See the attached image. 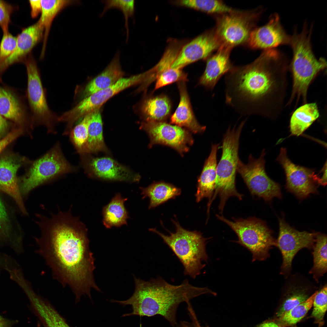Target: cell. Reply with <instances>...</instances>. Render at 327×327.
Listing matches in <instances>:
<instances>
[{
  "label": "cell",
  "mask_w": 327,
  "mask_h": 327,
  "mask_svg": "<svg viewBox=\"0 0 327 327\" xmlns=\"http://www.w3.org/2000/svg\"><path fill=\"white\" fill-rule=\"evenodd\" d=\"M38 216L41 235L35 238L38 246L36 253L51 269L53 278L71 289L76 302L83 295L91 299L92 288L101 290L94 278L95 259L90 249L86 226L73 216L70 209L58 211L49 217Z\"/></svg>",
  "instance_id": "6da1fadb"
},
{
  "label": "cell",
  "mask_w": 327,
  "mask_h": 327,
  "mask_svg": "<svg viewBox=\"0 0 327 327\" xmlns=\"http://www.w3.org/2000/svg\"><path fill=\"white\" fill-rule=\"evenodd\" d=\"M287 60L281 51L272 49L246 65L233 67L225 78L226 104L242 116L264 114L275 86L274 75L286 69Z\"/></svg>",
  "instance_id": "7a4b0ae2"
},
{
  "label": "cell",
  "mask_w": 327,
  "mask_h": 327,
  "mask_svg": "<svg viewBox=\"0 0 327 327\" xmlns=\"http://www.w3.org/2000/svg\"><path fill=\"white\" fill-rule=\"evenodd\" d=\"M134 279L135 290L131 297L124 301H113L123 306H132V312L123 316L160 315L174 327L177 325L176 312L181 303H188L191 299L202 294H215L207 287L193 286L187 279L179 285H175L160 277L147 281L134 276Z\"/></svg>",
  "instance_id": "3957f363"
},
{
  "label": "cell",
  "mask_w": 327,
  "mask_h": 327,
  "mask_svg": "<svg viewBox=\"0 0 327 327\" xmlns=\"http://www.w3.org/2000/svg\"><path fill=\"white\" fill-rule=\"evenodd\" d=\"M313 27L312 24L309 26L305 21L300 32L294 31L289 45L293 53L292 96L302 97L304 100L312 80L327 66L326 60L322 58L317 59L313 52L311 43Z\"/></svg>",
  "instance_id": "277c9868"
},
{
  "label": "cell",
  "mask_w": 327,
  "mask_h": 327,
  "mask_svg": "<svg viewBox=\"0 0 327 327\" xmlns=\"http://www.w3.org/2000/svg\"><path fill=\"white\" fill-rule=\"evenodd\" d=\"M171 221L175 225L176 231L172 233L167 230L169 235L156 228H150L149 230L158 235L174 253L183 266L184 274L195 279L206 266L203 262L208 259L206 245L209 238H204L197 231L184 229L176 219Z\"/></svg>",
  "instance_id": "5b68a950"
},
{
  "label": "cell",
  "mask_w": 327,
  "mask_h": 327,
  "mask_svg": "<svg viewBox=\"0 0 327 327\" xmlns=\"http://www.w3.org/2000/svg\"><path fill=\"white\" fill-rule=\"evenodd\" d=\"M246 120L242 121L236 128H228L223 140L222 152L221 159L217 166L216 180L213 196L207 206L210 207L213 201L218 195L220 198L218 209L223 212L227 200L231 197L239 200L243 196L236 190V176L239 160L238 149L240 135Z\"/></svg>",
  "instance_id": "8992f818"
},
{
  "label": "cell",
  "mask_w": 327,
  "mask_h": 327,
  "mask_svg": "<svg viewBox=\"0 0 327 327\" xmlns=\"http://www.w3.org/2000/svg\"><path fill=\"white\" fill-rule=\"evenodd\" d=\"M216 217L229 226L238 238L236 242L248 249L252 255V261H263L269 257V252L276 241L264 221L255 217L233 218L229 220L222 215Z\"/></svg>",
  "instance_id": "52a82bcc"
},
{
  "label": "cell",
  "mask_w": 327,
  "mask_h": 327,
  "mask_svg": "<svg viewBox=\"0 0 327 327\" xmlns=\"http://www.w3.org/2000/svg\"><path fill=\"white\" fill-rule=\"evenodd\" d=\"M77 168L66 159L59 143L32 163L21 179L20 190L26 194L38 186L56 178L75 172Z\"/></svg>",
  "instance_id": "ba28073f"
},
{
  "label": "cell",
  "mask_w": 327,
  "mask_h": 327,
  "mask_svg": "<svg viewBox=\"0 0 327 327\" xmlns=\"http://www.w3.org/2000/svg\"><path fill=\"white\" fill-rule=\"evenodd\" d=\"M24 63L28 76L27 95L32 121L36 125L45 126L49 133L55 134V126L58 117L48 105L37 64L31 54Z\"/></svg>",
  "instance_id": "9c48e42d"
},
{
  "label": "cell",
  "mask_w": 327,
  "mask_h": 327,
  "mask_svg": "<svg viewBox=\"0 0 327 327\" xmlns=\"http://www.w3.org/2000/svg\"><path fill=\"white\" fill-rule=\"evenodd\" d=\"M266 153L262 150L260 157L255 159L250 154L247 164L239 159L237 172L240 175L251 194L270 201L273 198H280L282 194L279 184L271 179L265 171Z\"/></svg>",
  "instance_id": "30bf717a"
},
{
  "label": "cell",
  "mask_w": 327,
  "mask_h": 327,
  "mask_svg": "<svg viewBox=\"0 0 327 327\" xmlns=\"http://www.w3.org/2000/svg\"><path fill=\"white\" fill-rule=\"evenodd\" d=\"M259 15V12L251 15L239 12L221 15L214 31L220 46L232 48L247 41Z\"/></svg>",
  "instance_id": "8fae6325"
},
{
  "label": "cell",
  "mask_w": 327,
  "mask_h": 327,
  "mask_svg": "<svg viewBox=\"0 0 327 327\" xmlns=\"http://www.w3.org/2000/svg\"><path fill=\"white\" fill-rule=\"evenodd\" d=\"M148 71L129 77L122 78L105 89L83 98L72 108L64 113L63 117L68 124L73 125L80 118L99 109L106 101L120 92L146 80Z\"/></svg>",
  "instance_id": "7c38bea8"
},
{
  "label": "cell",
  "mask_w": 327,
  "mask_h": 327,
  "mask_svg": "<svg viewBox=\"0 0 327 327\" xmlns=\"http://www.w3.org/2000/svg\"><path fill=\"white\" fill-rule=\"evenodd\" d=\"M316 233L299 231L291 227L284 219L279 220V232L276 246L281 252L282 263L281 273L288 276L293 259L298 252L304 248L313 246Z\"/></svg>",
  "instance_id": "4fadbf2b"
},
{
  "label": "cell",
  "mask_w": 327,
  "mask_h": 327,
  "mask_svg": "<svg viewBox=\"0 0 327 327\" xmlns=\"http://www.w3.org/2000/svg\"><path fill=\"white\" fill-rule=\"evenodd\" d=\"M276 160L282 166L286 175L288 190L300 199L317 193L319 177L314 171L293 163L288 157L286 148H281Z\"/></svg>",
  "instance_id": "5bb4252c"
},
{
  "label": "cell",
  "mask_w": 327,
  "mask_h": 327,
  "mask_svg": "<svg viewBox=\"0 0 327 327\" xmlns=\"http://www.w3.org/2000/svg\"><path fill=\"white\" fill-rule=\"evenodd\" d=\"M140 128L150 137V147L156 144L164 145L174 148L182 155L188 151V146L193 142L188 130L164 121H146L141 124Z\"/></svg>",
  "instance_id": "9a60e30c"
},
{
  "label": "cell",
  "mask_w": 327,
  "mask_h": 327,
  "mask_svg": "<svg viewBox=\"0 0 327 327\" xmlns=\"http://www.w3.org/2000/svg\"><path fill=\"white\" fill-rule=\"evenodd\" d=\"M81 163L92 178L108 181L138 182L140 176L109 157L95 158L89 154L81 155Z\"/></svg>",
  "instance_id": "2e32d148"
},
{
  "label": "cell",
  "mask_w": 327,
  "mask_h": 327,
  "mask_svg": "<svg viewBox=\"0 0 327 327\" xmlns=\"http://www.w3.org/2000/svg\"><path fill=\"white\" fill-rule=\"evenodd\" d=\"M265 25L252 31L247 41L249 46L253 49L266 50L279 46L289 45L291 36L282 26L279 16L272 14Z\"/></svg>",
  "instance_id": "e0dca14e"
},
{
  "label": "cell",
  "mask_w": 327,
  "mask_h": 327,
  "mask_svg": "<svg viewBox=\"0 0 327 327\" xmlns=\"http://www.w3.org/2000/svg\"><path fill=\"white\" fill-rule=\"evenodd\" d=\"M220 46L214 31L203 34L182 48L171 67L181 69L187 65L207 57Z\"/></svg>",
  "instance_id": "ac0fdd59"
},
{
  "label": "cell",
  "mask_w": 327,
  "mask_h": 327,
  "mask_svg": "<svg viewBox=\"0 0 327 327\" xmlns=\"http://www.w3.org/2000/svg\"><path fill=\"white\" fill-rule=\"evenodd\" d=\"M43 27L39 20L35 23L22 29L17 37L16 47L13 52L0 64V81L2 75L10 66L23 62L33 48L43 39Z\"/></svg>",
  "instance_id": "d6986e66"
},
{
  "label": "cell",
  "mask_w": 327,
  "mask_h": 327,
  "mask_svg": "<svg viewBox=\"0 0 327 327\" xmlns=\"http://www.w3.org/2000/svg\"><path fill=\"white\" fill-rule=\"evenodd\" d=\"M24 160L12 155L0 157V190L11 197L21 212L27 214L16 177L17 172Z\"/></svg>",
  "instance_id": "ffe728a7"
},
{
  "label": "cell",
  "mask_w": 327,
  "mask_h": 327,
  "mask_svg": "<svg viewBox=\"0 0 327 327\" xmlns=\"http://www.w3.org/2000/svg\"><path fill=\"white\" fill-rule=\"evenodd\" d=\"M231 49L221 46L216 53L208 59L199 79V84L212 90L220 78L230 71L233 67L230 60Z\"/></svg>",
  "instance_id": "44dd1931"
},
{
  "label": "cell",
  "mask_w": 327,
  "mask_h": 327,
  "mask_svg": "<svg viewBox=\"0 0 327 327\" xmlns=\"http://www.w3.org/2000/svg\"><path fill=\"white\" fill-rule=\"evenodd\" d=\"M219 144L212 145L210 154L204 163L198 178L197 191L195 194L196 201L199 203L205 198L209 203L214 194L216 180L217 152Z\"/></svg>",
  "instance_id": "7402d4cb"
},
{
  "label": "cell",
  "mask_w": 327,
  "mask_h": 327,
  "mask_svg": "<svg viewBox=\"0 0 327 327\" xmlns=\"http://www.w3.org/2000/svg\"><path fill=\"white\" fill-rule=\"evenodd\" d=\"M184 82L180 81L178 87L180 101L175 112L171 116L170 123L180 127H184L194 133H202L206 127L201 125L197 120L191 106Z\"/></svg>",
  "instance_id": "603a6c76"
},
{
  "label": "cell",
  "mask_w": 327,
  "mask_h": 327,
  "mask_svg": "<svg viewBox=\"0 0 327 327\" xmlns=\"http://www.w3.org/2000/svg\"><path fill=\"white\" fill-rule=\"evenodd\" d=\"M120 55L119 51H117L104 71L87 84L80 92L81 97L84 98L107 88L123 78L124 72L120 63Z\"/></svg>",
  "instance_id": "cb8c5ba5"
},
{
  "label": "cell",
  "mask_w": 327,
  "mask_h": 327,
  "mask_svg": "<svg viewBox=\"0 0 327 327\" xmlns=\"http://www.w3.org/2000/svg\"><path fill=\"white\" fill-rule=\"evenodd\" d=\"M27 297L34 313L44 327H70L48 302L35 292Z\"/></svg>",
  "instance_id": "d4e9b609"
},
{
  "label": "cell",
  "mask_w": 327,
  "mask_h": 327,
  "mask_svg": "<svg viewBox=\"0 0 327 327\" xmlns=\"http://www.w3.org/2000/svg\"><path fill=\"white\" fill-rule=\"evenodd\" d=\"M127 198H123L118 193L111 199L102 210V223L107 229L112 227H120L127 224L128 213L124 205Z\"/></svg>",
  "instance_id": "484cf974"
},
{
  "label": "cell",
  "mask_w": 327,
  "mask_h": 327,
  "mask_svg": "<svg viewBox=\"0 0 327 327\" xmlns=\"http://www.w3.org/2000/svg\"><path fill=\"white\" fill-rule=\"evenodd\" d=\"M140 189L142 198L148 197L150 199L149 209L174 199L181 192L180 189L164 182H154L146 187H140Z\"/></svg>",
  "instance_id": "4316f807"
},
{
  "label": "cell",
  "mask_w": 327,
  "mask_h": 327,
  "mask_svg": "<svg viewBox=\"0 0 327 327\" xmlns=\"http://www.w3.org/2000/svg\"><path fill=\"white\" fill-rule=\"evenodd\" d=\"M75 2V1L72 0H41V15L39 20L44 29L43 45L40 57L41 59L44 56L47 39L54 19L64 8Z\"/></svg>",
  "instance_id": "83f0119b"
},
{
  "label": "cell",
  "mask_w": 327,
  "mask_h": 327,
  "mask_svg": "<svg viewBox=\"0 0 327 327\" xmlns=\"http://www.w3.org/2000/svg\"><path fill=\"white\" fill-rule=\"evenodd\" d=\"M0 114L19 125L25 122V111L20 102L12 92L1 86Z\"/></svg>",
  "instance_id": "f1b7e54d"
},
{
  "label": "cell",
  "mask_w": 327,
  "mask_h": 327,
  "mask_svg": "<svg viewBox=\"0 0 327 327\" xmlns=\"http://www.w3.org/2000/svg\"><path fill=\"white\" fill-rule=\"evenodd\" d=\"M319 116L315 103L305 104L296 110L291 118L290 124L292 134L301 135Z\"/></svg>",
  "instance_id": "f546056e"
},
{
  "label": "cell",
  "mask_w": 327,
  "mask_h": 327,
  "mask_svg": "<svg viewBox=\"0 0 327 327\" xmlns=\"http://www.w3.org/2000/svg\"><path fill=\"white\" fill-rule=\"evenodd\" d=\"M88 130V154L101 151L107 152V150L104 140L103 123L99 109L91 112Z\"/></svg>",
  "instance_id": "4dcf8cb0"
},
{
  "label": "cell",
  "mask_w": 327,
  "mask_h": 327,
  "mask_svg": "<svg viewBox=\"0 0 327 327\" xmlns=\"http://www.w3.org/2000/svg\"><path fill=\"white\" fill-rule=\"evenodd\" d=\"M171 109L169 98L162 95L146 100L142 107L147 121H163L168 117Z\"/></svg>",
  "instance_id": "1f68e13d"
},
{
  "label": "cell",
  "mask_w": 327,
  "mask_h": 327,
  "mask_svg": "<svg viewBox=\"0 0 327 327\" xmlns=\"http://www.w3.org/2000/svg\"><path fill=\"white\" fill-rule=\"evenodd\" d=\"M315 244L313 246L312 255L313 265L309 271L317 282L321 276L327 272V236L317 233L315 237Z\"/></svg>",
  "instance_id": "d6a6232c"
},
{
  "label": "cell",
  "mask_w": 327,
  "mask_h": 327,
  "mask_svg": "<svg viewBox=\"0 0 327 327\" xmlns=\"http://www.w3.org/2000/svg\"><path fill=\"white\" fill-rule=\"evenodd\" d=\"M317 292L316 291L304 302L276 317V322L280 327H296L311 308Z\"/></svg>",
  "instance_id": "836d02e7"
},
{
  "label": "cell",
  "mask_w": 327,
  "mask_h": 327,
  "mask_svg": "<svg viewBox=\"0 0 327 327\" xmlns=\"http://www.w3.org/2000/svg\"><path fill=\"white\" fill-rule=\"evenodd\" d=\"M289 288L276 313V317L304 302L310 296L309 288L307 286L295 284L292 285Z\"/></svg>",
  "instance_id": "e575fe53"
},
{
  "label": "cell",
  "mask_w": 327,
  "mask_h": 327,
  "mask_svg": "<svg viewBox=\"0 0 327 327\" xmlns=\"http://www.w3.org/2000/svg\"><path fill=\"white\" fill-rule=\"evenodd\" d=\"M91 114V112L84 116L82 121L72 128L69 134L71 141L80 155L89 154L88 127Z\"/></svg>",
  "instance_id": "d590c367"
},
{
  "label": "cell",
  "mask_w": 327,
  "mask_h": 327,
  "mask_svg": "<svg viewBox=\"0 0 327 327\" xmlns=\"http://www.w3.org/2000/svg\"><path fill=\"white\" fill-rule=\"evenodd\" d=\"M180 3L184 6L210 14L221 15L238 12L220 0H184Z\"/></svg>",
  "instance_id": "8d00e7d4"
},
{
  "label": "cell",
  "mask_w": 327,
  "mask_h": 327,
  "mask_svg": "<svg viewBox=\"0 0 327 327\" xmlns=\"http://www.w3.org/2000/svg\"><path fill=\"white\" fill-rule=\"evenodd\" d=\"M327 287L326 284L317 293L314 299L313 309L310 317L312 318L319 327L324 324V318L327 311Z\"/></svg>",
  "instance_id": "74e56055"
},
{
  "label": "cell",
  "mask_w": 327,
  "mask_h": 327,
  "mask_svg": "<svg viewBox=\"0 0 327 327\" xmlns=\"http://www.w3.org/2000/svg\"><path fill=\"white\" fill-rule=\"evenodd\" d=\"M105 6L101 14L102 16L109 9L115 8L120 9L122 12L125 18V27L126 31V41L129 37V29L128 18L133 17L135 12V1L134 0H111L102 1Z\"/></svg>",
  "instance_id": "f35d334b"
},
{
  "label": "cell",
  "mask_w": 327,
  "mask_h": 327,
  "mask_svg": "<svg viewBox=\"0 0 327 327\" xmlns=\"http://www.w3.org/2000/svg\"><path fill=\"white\" fill-rule=\"evenodd\" d=\"M187 80V75L181 69L170 67L161 73L156 80L155 90L176 82Z\"/></svg>",
  "instance_id": "ab89813d"
},
{
  "label": "cell",
  "mask_w": 327,
  "mask_h": 327,
  "mask_svg": "<svg viewBox=\"0 0 327 327\" xmlns=\"http://www.w3.org/2000/svg\"><path fill=\"white\" fill-rule=\"evenodd\" d=\"M16 44L17 37L9 31L3 33L0 43V64L13 52Z\"/></svg>",
  "instance_id": "60d3db41"
},
{
  "label": "cell",
  "mask_w": 327,
  "mask_h": 327,
  "mask_svg": "<svg viewBox=\"0 0 327 327\" xmlns=\"http://www.w3.org/2000/svg\"><path fill=\"white\" fill-rule=\"evenodd\" d=\"M10 222L5 207L0 198V241L10 242L12 248L13 245L10 235Z\"/></svg>",
  "instance_id": "b9f144b4"
},
{
  "label": "cell",
  "mask_w": 327,
  "mask_h": 327,
  "mask_svg": "<svg viewBox=\"0 0 327 327\" xmlns=\"http://www.w3.org/2000/svg\"><path fill=\"white\" fill-rule=\"evenodd\" d=\"M18 8L17 5L0 0V27L3 33L8 31L11 16Z\"/></svg>",
  "instance_id": "7bdbcfd3"
},
{
  "label": "cell",
  "mask_w": 327,
  "mask_h": 327,
  "mask_svg": "<svg viewBox=\"0 0 327 327\" xmlns=\"http://www.w3.org/2000/svg\"><path fill=\"white\" fill-rule=\"evenodd\" d=\"M23 133L21 128L15 129L0 140V153L9 144Z\"/></svg>",
  "instance_id": "ee69618b"
},
{
  "label": "cell",
  "mask_w": 327,
  "mask_h": 327,
  "mask_svg": "<svg viewBox=\"0 0 327 327\" xmlns=\"http://www.w3.org/2000/svg\"><path fill=\"white\" fill-rule=\"evenodd\" d=\"M31 7V15L33 18L36 17L41 13V0H29Z\"/></svg>",
  "instance_id": "f6af8a7d"
},
{
  "label": "cell",
  "mask_w": 327,
  "mask_h": 327,
  "mask_svg": "<svg viewBox=\"0 0 327 327\" xmlns=\"http://www.w3.org/2000/svg\"><path fill=\"white\" fill-rule=\"evenodd\" d=\"M8 127L7 121L0 114V138L6 132Z\"/></svg>",
  "instance_id": "bcb514c9"
},
{
  "label": "cell",
  "mask_w": 327,
  "mask_h": 327,
  "mask_svg": "<svg viewBox=\"0 0 327 327\" xmlns=\"http://www.w3.org/2000/svg\"><path fill=\"white\" fill-rule=\"evenodd\" d=\"M14 323V322L6 319L0 315V327H12Z\"/></svg>",
  "instance_id": "7dc6e473"
},
{
  "label": "cell",
  "mask_w": 327,
  "mask_h": 327,
  "mask_svg": "<svg viewBox=\"0 0 327 327\" xmlns=\"http://www.w3.org/2000/svg\"><path fill=\"white\" fill-rule=\"evenodd\" d=\"M192 317L195 322L193 325L187 322H183L181 323L178 327H201L196 320H195L194 315H192Z\"/></svg>",
  "instance_id": "c3c4849f"
},
{
  "label": "cell",
  "mask_w": 327,
  "mask_h": 327,
  "mask_svg": "<svg viewBox=\"0 0 327 327\" xmlns=\"http://www.w3.org/2000/svg\"><path fill=\"white\" fill-rule=\"evenodd\" d=\"M257 327H280L276 322L271 321L264 322L257 326Z\"/></svg>",
  "instance_id": "681fc988"
},
{
  "label": "cell",
  "mask_w": 327,
  "mask_h": 327,
  "mask_svg": "<svg viewBox=\"0 0 327 327\" xmlns=\"http://www.w3.org/2000/svg\"><path fill=\"white\" fill-rule=\"evenodd\" d=\"M37 327H41L40 324L39 323H38Z\"/></svg>",
  "instance_id": "f907efd6"
}]
</instances>
